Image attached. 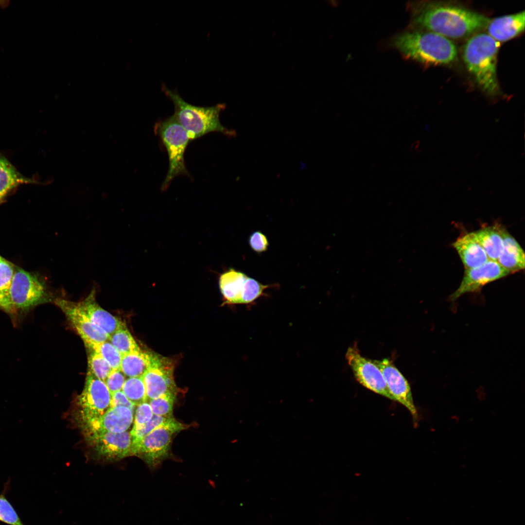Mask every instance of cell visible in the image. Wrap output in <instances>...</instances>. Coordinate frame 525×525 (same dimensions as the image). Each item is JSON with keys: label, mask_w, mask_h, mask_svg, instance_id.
<instances>
[{"label": "cell", "mask_w": 525, "mask_h": 525, "mask_svg": "<svg viewBox=\"0 0 525 525\" xmlns=\"http://www.w3.org/2000/svg\"><path fill=\"white\" fill-rule=\"evenodd\" d=\"M77 303L91 321L108 336L126 327L120 318L113 315L98 304L95 300L94 289L87 298Z\"/></svg>", "instance_id": "obj_16"}, {"label": "cell", "mask_w": 525, "mask_h": 525, "mask_svg": "<svg viewBox=\"0 0 525 525\" xmlns=\"http://www.w3.org/2000/svg\"><path fill=\"white\" fill-rule=\"evenodd\" d=\"M392 46L406 58L430 65H447L457 58V50L449 38L424 30H411L395 35Z\"/></svg>", "instance_id": "obj_2"}, {"label": "cell", "mask_w": 525, "mask_h": 525, "mask_svg": "<svg viewBox=\"0 0 525 525\" xmlns=\"http://www.w3.org/2000/svg\"><path fill=\"white\" fill-rule=\"evenodd\" d=\"M269 287L264 285L253 278L247 277L241 296L240 304H249L260 298L265 289Z\"/></svg>", "instance_id": "obj_30"}, {"label": "cell", "mask_w": 525, "mask_h": 525, "mask_svg": "<svg viewBox=\"0 0 525 525\" xmlns=\"http://www.w3.org/2000/svg\"><path fill=\"white\" fill-rule=\"evenodd\" d=\"M509 274L497 261L491 260L478 267L465 269L459 286L449 300L455 301L465 294L478 292L487 284Z\"/></svg>", "instance_id": "obj_10"}, {"label": "cell", "mask_w": 525, "mask_h": 525, "mask_svg": "<svg viewBox=\"0 0 525 525\" xmlns=\"http://www.w3.org/2000/svg\"><path fill=\"white\" fill-rule=\"evenodd\" d=\"M452 246L458 253L465 269L478 267L490 260L472 232L462 234Z\"/></svg>", "instance_id": "obj_18"}, {"label": "cell", "mask_w": 525, "mask_h": 525, "mask_svg": "<svg viewBox=\"0 0 525 525\" xmlns=\"http://www.w3.org/2000/svg\"><path fill=\"white\" fill-rule=\"evenodd\" d=\"M88 366V371L104 382L113 370L101 355L94 351L89 355Z\"/></svg>", "instance_id": "obj_31"}, {"label": "cell", "mask_w": 525, "mask_h": 525, "mask_svg": "<svg viewBox=\"0 0 525 525\" xmlns=\"http://www.w3.org/2000/svg\"><path fill=\"white\" fill-rule=\"evenodd\" d=\"M247 277L245 274L233 268L229 269L220 276L219 287L227 303L240 304L241 296Z\"/></svg>", "instance_id": "obj_21"}, {"label": "cell", "mask_w": 525, "mask_h": 525, "mask_svg": "<svg viewBox=\"0 0 525 525\" xmlns=\"http://www.w3.org/2000/svg\"><path fill=\"white\" fill-rule=\"evenodd\" d=\"M133 413L125 406L112 407L101 417L83 423L85 435L103 432L118 433L127 431L133 420Z\"/></svg>", "instance_id": "obj_15"}, {"label": "cell", "mask_w": 525, "mask_h": 525, "mask_svg": "<svg viewBox=\"0 0 525 525\" xmlns=\"http://www.w3.org/2000/svg\"><path fill=\"white\" fill-rule=\"evenodd\" d=\"M108 341L122 355L140 350L126 327L109 336Z\"/></svg>", "instance_id": "obj_25"}, {"label": "cell", "mask_w": 525, "mask_h": 525, "mask_svg": "<svg viewBox=\"0 0 525 525\" xmlns=\"http://www.w3.org/2000/svg\"><path fill=\"white\" fill-rule=\"evenodd\" d=\"M0 308L4 310H5V311H7L8 312H9V311L7 307L6 306V305L3 303V302L0 299Z\"/></svg>", "instance_id": "obj_37"}, {"label": "cell", "mask_w": 525, "mask_h": 525, "mask_svg": "<svg viewBox=\"0 0 525 525\" xmlns=\"http://www.w3.org/2000/svg\"><path fill=\"white\" fill-rule=\"evenodd\" d=\"M96 454L108 460H116L129 455L131 452L130 432H98L86 437Z\"/></svg>", "instance_id": "obj_12"}, {"label": "cell", "mask_w": 525, "mask_h": 525, "mask_svg": "<svg viewBox=\"0 0 525 525\" xmlns=\"http://www.w3.org/2000/svg\"><path fill=\"white\" fill-rule=\"evenodd\" d=\"M55 303L65 314L84 343H98L108 340L109 336L91 321L78 307L77 302L57 298Z\"/></svg>", "instance_id": "obj_14"}, {"label": "cell", "mask_w": 525, "mask_h": 525, "mask_svg": "<svg viewBox=\"0 0 525 525\" xmlns=\"http://www.w3.org/2000/svg\"><path fill=\"white\" fill-rule=\"evenodd\" d=\"M372 361L382 372L393 401L399 402L408 409L416 425L418 421V413L407 380L389 359L384 358Z\"/></svg>", "instance_id": "obj_11"}, {"label": "cell", "mask_w": 525, "mask_h": 525, "mask_svg": "<svg viewBox=\"0 0 525 525\" xmlns=\"http://www.w3.org/2000/svg\"><path fill=\"white\" fill-rule=\"evenodd\" d=\"M125 377L126 376L120 369L111 371L105 382L111 395L122 390L126 379Z\"/></svg>", "instance_id": "obj_34"}, {"label": "cell", "mask_w": 525, "mask_h": 525, "mask_svg": "<svg viewBox=\"0 0 525 525\" xmlns=\"http://www.w3.org/2000/svg\"><path fill=\"white\" fill-rule=\"evenodd\" d=\"M171 418L172 417L166 418L154 415L151 420L141 429H132L130 432L132 440V455H136L140 442L145 436Z\"/></svg>", "instance_id": "obj_28"}, {"label": "cell", "mask_w": 525, "mask_h": 525, "mask_svg": "<svg viewBox=\"0 0 525 525\" xmlns=\"http://www.w3.org/2000/svg\"><path fill=\"white\" fill-rule=\"evenodd\" d=\"M176 394L169 393L149 401L153 414L166 418L172 417Z\"/></svg>", "instance_id": "obj_29"}, {"label": "cell", "mask_w": 525, "mask_h": 525, "mask_svg": "<svg viewBox=\"0 0 525 525\" xmlns=\"http://www.w3.org/2000/svg\"><path fill=\"white\" fill-rule=\"evenodd\" d=\"M0 521L10 525H24L13 507L3 494L0 495Z\"/></svg>", "instance_id": "obj_32"}, {"label": "cell", "mask_w": 525, "mask_h": 525, "mask_svg": "<svg viewBox=\"0 0 525 525\" xmlns=\"http://www.w3.org/2000/svg\"><path fill=\"white\" fill-rule=\"evenodd\" d=\"M15 269L11 262L0 256V299L11 313L15 311L9 299V290Z\"/></svg>", "instance_id": "obj_24"}, {"label": "cell", "mask_w": 525, "mask_h": 525, "mask_svg": "<svg viewBox=\"0 0 525 525\" xmlns=\"http://www.w3.org/2000/svg\"><path fill=\"white\" fill-rule=\"evenodd\" d=\"M410 8L413 25L449 39L472 35L487 28L490 19L480 13L451 3L423 2L411 4Z\"/></svg>", "instance_id": "obj_1"}, {"label": "cell", "mask_w": 525, "mask_h": 525, "mask_svg": "<svg viewBox=\"0 0 525 525\" xmlns=\"http://www.w3.org/2000/svg\"><path fill=\"white\" fill-rule=\"evenodd\" d=\"M155 131L168 155L169 168L161 187L164 189L177 176L185 175L191 177L184 161V153L190 140L187 132L174 115L157 123Z\"/></svg>", "instance_id": "obj_5"}, {"label": "cell", "mask_w": 525, "mask_h": 525, "mask_svg": "<svg viewBox=\"0 0 525 525\" xmlns=\"http://www.w3.org/2000/svg\"><path fill=\"white\" fill-rule=\"evenodd\" d=\"M503 238V247L497 262L510 274L525 268V252L515 239L502 225L498 224Z\"/></svg>", "instance_id": "obj_19"}, {"label": "cell", "mask_w": 525, "mask_h": 525, "mask_svg": "<svg viewBox=\"0 0 525 525\" xmlns=\"http://www.w3.org/2000/svg\"><path fill=\"white\" fill-rule=\"evenodd\" d=\"M33 179L19 173L0 153V202L16 187L23 184L34 183Z\"/></svg>", "instance_id": "obj_23"}, {"label": "cell", "mask_w": 525, "mask_h": 525, "mask_svg": "<svg viewBox=\"0 0 525 525\" xmlns=\"http://www.w3.org/2000/svg\"><path fill=\"white\" fill-rule=\"evenodd\" d=\"M162 90L172 101L175 107L173 115L187 132L190 140L213 132L228 137L236 135L235 131L225 127L220 122V114L225 109V104L195 106L184 100L176 90H171L164 85L162 86Z\"/></svg>", "instance_id": "obj_4"}, {"label": "cell", "mask_w": 525, "mask_h": 525, "mask_svg": "<svg viewBox=\"0 0 525 525\" xmlns=\"http://www.w3.org/2000/svg\"><path fill=\"white\" fill-rule=\"evenodd\" d=\"M174 367L167 358L160 357L158 362L143 376L147 401L164 394L176 393L173 375Z\"/></svg>", "instance_id": "obj_13"}, {"label": "cell", "mask_w": 525, "mask_h": 525, "mask_svg": "<svg viewBox=\"0 0 525 525\" xmlns=\"http://www.w3.org/2000/svg\"><path fill=\"white\" fill-rule=\"evenodd\" d=\"M85 343L92 351L101 355L113 370L120 369L122 355L108 340L102 342H87Z\"/></svg>", "instance_id": "obj_26"}, {"label": "cell", "mask_w": 525, "mask_h": 525, "mask_svg": "<svg viewBox=\"0 0 525 525\" xmlns=\"http://www.w3.org/2000/svg\"><path fill=\"white\" fill-rule=\"evenodd\" d=\"M500 42L488 34L477 33L465 44L463 59L475 81L487 94L495 96L500 91L496 65Z\"/></svg>", "instance_id": "obj_3"}, {"label": "cell", "mask_w": 525, "mask_h": 525, "mask_svg": "<svg viewBox=\"0 0 525 525\" xmlns=\"http://www.w3.org/2000/svg\"><path fill=\"white\" fill-rule=\"evenodd\" d=\"M346 358L357 382L367 389L393 401L382 372L372 360L363 357L356 347L348 348Z\"/></svg>", "instance_id": "obj_9"}, {"label": "cell", "mask_w": 525, "mask_h": 525, "mask_svg": "<svg viewBox=\"0 0 525 525\" xmlns=\"http://www.w3.org/2000/svg\"><path fill=\"white\" fill-rule=\"evenodd\" d=\"M249 244L251 248L258 253L265 251L269 245L266 237L259 231L254 232L250 235Z\"/></svg>", "instance_id": "obj_35"}, {"label": "cell", "mask_w": 525, "mask_h": 525, "mask_svg": "<svg viewBox=\"0 0 525 525\" xmlns=\"http://www.w3.org/2000/svg\"><path fill=\"white\" fill-rule=\"evenodd\" d=\"M117 406H125L133 411L135 405L130 401L122 391H120L112 395L111 408Z\"/></svg>", "instance_id": "obj_36"}, {"label": "cell", "mask_w": 525, "mask_h": 525, "mask_svg": "<svg viewBox=\"0 0 525 525\" xmlns=\"http://www.w3.org/2000/svg\"><path fill=\"white\" fill-rule=\"evenodd\" d=\"M161 357L141 350L122 355L120 369L126 377L143 376Z\"/></svg>", "instance_id": "obj_20"}, {"label": "cell", "mask_w": 525, "mask_h": 525, "mask_svg": "<svg viewBox=\"0 0 525 525\" xmlns=\"http://www.w3.org/2000/svg\"><path fill=\"white\" fill-rule=\"evenodd\" d=\"M48 297L46 284L36 276L16 268L9 290V299L15 310H26Z\"/></svg>", "instance_id": "obj_7"}, {"label": "cell", "mask_w": 525, "mask_h": 525, "mask_svg": "<svg viewBox=\"0 0 525 525\" xmlns=\"http://www.w3.org/2000/svg\"><path fill=\"white\" fill-rule=\"evenodd\" d=\"M153 415L151 406L147 401L138 405L133 429H141L151 420Z\"/></svg>", "instance_id": "obj_33"}, {"label": "cell", "mask_w": 525, "mask_h": 525, "mask_svg": "<svg viewBox=\"0 0 525 525\" xmlns=\"http://www.w3.org/2000/svg\"><path fill=\"white\" fill-rule=\"evenodd\" d=\"M189 427L173 417L169 419L142 438L136 455L152 468L156 467L168 455L173 436Z\"/></svg>", "instance_id": "obj_6"}, {"label": "cell", "mask_w": 525, "mask_h": 525, "mask_svg": "<svg viewBox=\"0 0 525 525\" xmlns=\"http://www.w3.org/2000/svg\"><path fill=\"white\" fill-rule=\"evenodd\" d=\"M2 2V1H0V2Z\"/></svg>", "instance_id": "obj_38"}, {"label": "cell", "mask_w": 525, "mask_h": 525, "mask_svg": "<svg viewBox=\"0 0 525 525\" xmlns=\"http://www.w3.org/2000/svg\"><path fill=\"white\" fill-rule=\"evenodd\" d=\"M122 391L135 405H139L147 401L143 376L127 378Z\"/></svg>", "instance_id": "obj_27"}, {"label": "cell", "mask_w": 525, "mask_h": 525, "mask_svg": "<svg viewBox=\"0 0 525 525\" xmlns=\"http://www.w3.org/2000/svg\"><path fill=\"white\" fill-rule=\"evenodd\" d=\"M112 395L105 383L88 371L78 403L82 423L102 416L111 408Z\"/></svg>", "instance_id": "obj_8"}, {"label": "cell", "mask_w": 525, "mask_h": 525, "mask_svg": "<svg viewBox=\"0 0 525 525\" xmlns=\"http://www.w3.org/2000/svg\"><path fill=\"white\" fill-rule=\"evenodd\" d=\"M525 11L490 19L488 34L497 41L505 42L520 34L525 30Z\"/></svg>", "instance_id": "obj_17"}, {"label": "cell", "mask_w": 525, "mask_h": 525, "mask_svg": "<svg viewBox=\"0 0 525 525\" xmlns=\"http://www.w3.org/2000/svg\"><path fill=\"white\" fill-rule=\"evenodd\" d=\"M490 260L497 261L503 247V238L498 224L486 226L472 232Z\"/></svg>", "instance_id": "obj_22"}]
</instances>
